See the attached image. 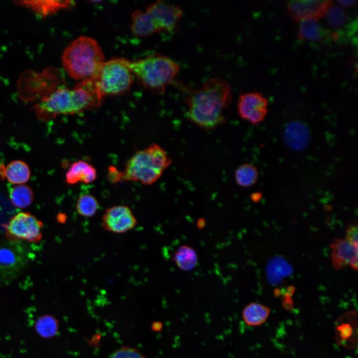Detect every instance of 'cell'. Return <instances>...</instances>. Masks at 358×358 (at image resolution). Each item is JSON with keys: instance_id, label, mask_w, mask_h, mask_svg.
Here are the masks:
<instances>
[{"instance_id": "cell-9", "label": "cell", "mask_w": 358, "mask_h": 358, "mask_svg": "<svg viewBox=\"0 0 358 358\" xmlns=\"http://www.w3.org/2000/svg\"><path fill=\"white\" fill-rule=\"evenodd\" d=\"M5 227L9 240L37 242L42 238L43 224L30 213L19 212L11 218Z\"/></svg>"}, {"instance_id": "cell-20", "label": "cell", "mask_w": 358, "mask_h": 358, "mask_svg": "<svg viewBox=\"0 0 358 358\" xmlns=\"http://www.w3.org/2000/svg\"><path fill=\"white\" fill-rule=\"evenodd\" d=\"M9 197L15 207L24 208L32 202L34 194L29 186L23 184H17L9 188Z\"/></svg>"}, {"instance_id": "cell-28", "label": "cell", "mask_w": 358, "mask_h": 358, "mask_svg": "<svg viewBox=\"0 0 358 358\" xmlns=\"http://www.w3.org/2000/svg\"><path fill=\"white\" fill-rule=\"evenodd\" d=\"M356 1H357L355 0H337V2L339 3V5L346 7H349L354 5Z\"/></svg>"}, {"instance_id": "cell-23", "label": "cell", "mask_w": 358, "mask_h": 358, "mask_svg": "<svg viewBox=\"0 0 358 358\" xmlns=\"http://www.w3.org/2000/svg\"><path fill=\"white\" fill-rule=\"evenodd\" d=\"M35 329L37 333L43 338L54 337L58 331V322L53 316L45 314L36 321Z\"/></svg>"}, {"instance_id": "cell-8", "label": "cell", "mask_w": 358, "mask_h": 358, "mask_svg": "<svg viewBox=\"0 0 358 358\" xmlns=\"http://www.w3.org/2000/svg\"><path fill=\"white\" fill-rule=\"evenodd\" d=\"M29 259V252L20 241L8 240L0 243V279L8 280L15 278Z\"/></svg>"}, {"instance_id": "cell-19", "label": "cell", "mask_w": 358, "mask_h": 358, "mask_svg": "<svg viewBox=\"0 0 358 358\" xmlns=\"http://www.w3.org/2000/svg\"><path fill=\"white\" fill-rule=\"evenodd\" d=\"M72 1H23L21 4L31 8L36 12L47 15L54 13L62 8H68L73 4Z\"/></svg>"}, {"instance_id": "cell-14", "label": "cell", "mask_w": 358, "mask_h": 358, "mask_svg": "<svg viewBox=\"0 0 358 358\" xmlns=\"http://www.w3.org/2000/svg\"><path fill=\"white\" fill-rule=\"evenodd\" d=\"M357 322L354 314L351 312L338 320L336 327V338L343 347L354 348L357 346Z\"/></svg>"}, {"instance_id": "cell-3", "label": "cell", "mask_w": 358, "mask_h": 358, "mask_svg": "<svg viewBox=\"0 0 358 358\" xmlns=\"http://www.w3.org/2000/svg\"><path fill=\"white\" fill-rule=\"evenodd\" d=\"M62 62L63 68L72 78L95 81L104 63V55L96 41L81 36L65 50Z\"/></svg>"}, {"instance_id": "cell-12", "label": "cell", "mask_w": 358, "mask_h": 358, "mask_svg": "<svg viewBox=\"0 0 358 358\" xmlns=\"http://www.w3.org/2000/svg\"><path fill=\"white\" fill-rule=\"evenodd\" d=\"M331 260L333 268L341 269L350 266L354 270L358 269V249L345 239L335 238L330 244Z\"/></svg>"}, {"instance_id": "cell-25", "label": "cell", "mask_w": 358, "mask_h": 358, "mask_svg": "<svg viewBox=\"0 0 358 358\" xmlns=\"http://www.w3.org/2000/svg\"><path fill=\"white\" fill-rule=\"evenodd\" d=\"M325 14L328 23L332 27L342 26L346 21V13L341 6L332 3L327 8Z\"/></svg>"}, {"instance_id": "cell-6", "label": "cell", "mask_w": 358, "mask_h": 358, "mask_svg": "<svg viewBox=\"0 0 358 358\" xmlns=\"http://www.w3.org/2000/svg\"><path fill=\"white\" fill-rule=\"evenodd\" d=\"M172 164L164 149L156 143L137 151L127 162L123 172V181H139L150 185L156 181Z\"/></svg>"}, {"instance_id": "cell-29", "label": "cell", "mask_w": 358, "mask_h": 358, "mask_svg": "<svg viewBox=\"0 0 358 358\" xmlns=\"http://www.w3.org/2000/svg\"><path fill=\"white\" fill-rule=\"evenodd\" d=\"M4 167H3L2 165H0V176L2 177H4Z\"/></svg>"}, {"instance_id": "cell-26", "label": "cell", "mask_w": 358, "mask_h": 358, "mask_svg": "<svg viewBox=\"0 0 358 358\" xmlns=\"http://www.w3.org/2000/svg\"><path fill=\"white\" fill-rule=\"evenodd\" d=\"M108 358H145L137 350L123 347L113 352Z\"/></svg>"}, {"instance_id": "cell-15", "label": "cell", "mask_w": 358, "mask_h": 358, "mask_svg": "<svg viewBox=\"0 0 358 358\" xmlns=\"http://www.w3.org/2000/svg\"><path fill=\"white\" fill-rule=\"evenodd\" d=\"M95 169L87 162L79 160L73 163L66 174L67 183L74 184L79 182L89 183L96 179Z\"/></svg>"}, {"instance_id": "cell-11", "label": "cell", "mask_w": 358, "mask_h": 358, "mask_svg": "<svg viewBox=\"0 0 358 358\" xmlns=\"http://www.w3.org/2000/svg\"><path fill=\"white\" fill-rule=\"evenodd\" d=\"M102 224L108 231L121 234L132 229L137 224V220L128 206L118 205L107 209L103 215Z\"/></svg>"}, {"instance_id": "cell-2", "label": "cell", "mask_w": 358, "mask_h": 358, "mask_svg": "<svg viewBox=\"0 0 358 358\" xmlns=\"http://www.w3.org/2000/svg\"><path fill=\"white\" fill-rule=\"evenodd\" d=\"M102 99L95 81L86 80L72 89L58 88L37 104L35 109L40 118L50 119L58 115L78 114L96 109Z\"/></svg>"}, {"instance_id": "cell-21", "label": "cell", "mask_w": 358, "mask_h": 358, "mask_svg": "<svg viewBox=\"0 0 358 358\" xmlns=\"http://www.w3.org/2000/svg\"><path fill=\"white\" fill-rule=\"evenodd\" d=\"M258 177L257 169L253 165L248 163L238 167L235 173L236 183L239 186L244 187L251 186L256 183Z\"/></svg>"}, {"instance_id": "cell-1", "label": "cell", "mask_w": 358, "mask_h": 358, "mask_svg": "<svg viewBox=\"0 0 358 358\" xmlns=\"http://www.w3.org/2000/svg\"><path fill=\"white\" fill-rule=\"evenodd\" d=\"M186 93L187 116L192 122L206 129L225 122L224 112L232 98L231 86L226 81L211 79L199 89L189 90Z\"/></svg>"}, {"instance_id": "cell-24", "label": "cell", "mask_w": 358, "mask_h": 358, "mask_svg": "<svg viewBox=\"0 0 358 358\" xmlns=\"http://www.w3.org/2000/svg\"><path fill=\"white\" fill-rule=\"evenodd\" d=\"M99 208V204L96 199L88 193L80 195L76 202V210L79 215L90 217L93 216Z\"/></svg>"}, {"instance_id": "cell-10", "label": "cell", "mask_w": 358, "mask_h": 358, "mask_svg": "<svg viewBox=\"0 0 358 358\" xmlns=\"http://www.w3.org/2000/svg\"><path fill=\"white\" fill-rule=\"evenodd\" d=\"M268 101L262 93L250 92L240 95L237 104L239 116L257 125L264 120L268 112Z\"/></svg>"}, {"instance_id": "cell-27", "label": "cell", "mask_w": 358, "mask_h": 358, "mask_svg": "<svg viewBox=\"0 0 358 358\" xmlns=\"http://www.w3.org/2000/svg\"><path fill=\"white\" fill-rule=\"evenodd\" d=\"M358 227L357 222L350 224L346 230L345 239L356 248L358 247Z\"/></svg>"}, {"instance_id": "cell-22", "label": "cell", "mask_w": 358, "mask_h": 358, "mask_svg": "<svg viewBox=\"0 0 358 358\" xmlns=\"http://www.w3.org/2000/svg\"><path fill=\"white\" fill-rule=\"evenodd\" d=\"M174 259L177 266L182 270L192 269L197 263L195 251L187 246L180 247L175 252Z\"/></svg>"}, {"instance_id": "cell-16", "label": "cell", "mask_w": 358, "mask_h": 358, "mask_svg": "<svg viewBox=\"0 0 358 358\" xmlns=\"http://www.w3.org/2000/svg\"><path fill=\"white\" fill-rule=\"evenodd\" d=\"M270 309L268 306L257 302H252L243 309L242 318L250 326H259L264 324L269 316Z\"/></svg>"}, {"instance_id": "cell-7", "label": "cell", "mask_w": 358, "mask_h": 358, "mask_svg": "<svg viewBox=\"0 0 358 358\" xmlns=\"http://www.w3.org/2000/svg\"><path fill=\"white\" fill-rule=\"evenodd\" d=\"M129 61L116 58L105 61L95 80L100 93L105 95H118L127 91L133 82Z\"/></svg>"}, {"instance_id": "cell-4", "label": "cell", "mask_w": 358, "mask_h": 358, "mask_svg": "<svg viewBox=\"0 0 358 358\" xmlns=\"http://www.w3.org/2000/svg\"><path fill=\"white\" fill-rule=\"evenodd\" d=\"M129 67L142 85L155 94H163L174 82L180 66L168 56L156 54L135 61Z\"/></svg>"}, {"instance_id": "cell-17", "label": "cell", "mask_w": 358, "mask_h": 358, "mask_svg": "<svg viewBox=\"0 0 358 358\" xmlns=\"http://www.w3.org/2000/svg\"><path fill=\"white\" fill-rule=\"evenodd\" d=\"M30 170L27 164L21 160L10 162L4 168V178L14 184H23L30 179Z\"/></svg>"}, {"instance_id": "cell-13", "label": "cell", "mask_w": 358, "mask_h": 358, "mask_svg": "<svg viewBox=\"0 0 358 358\" xmlns=\"http://www.w3.org/2000/svg\"><path fill=\"white\" fill-rule=\"evenodd\" d=\"M331 3L330 0H289L287 2V7L290 16L300 21L305 18H318L322 16Z\"/></svg>"}, {"instance_id": "cell-18", "label": "cell", "mask_w": 358, "mask_h": 358, "mask_svg": "<svg viewBox=\"0 0 358 358\" xmlns=\"http://www.w3.org/2000/svg\"><path fill=\"white\" fill-rule=\"evenodd\" d=\"M326 30L315 18L301 20L299 28V36L302 39L312 41H320L326 36Z\"/></svg>"}, {"instance_id": "cell-5", "label": "cell", "mask_w": 358, "mask_h": 358, "mask_svg": "<svg viewBox=\"0 0 358 358\" xmlns=\"http://www.w3.org/2000/svg\"><path fill=\"white\" fill-rule=\"evenodd\" d=\"M183 13L182 8L178 5L157 0L145 10H136L132 13V32L138 37L172 32L177 28Z\"/></svg>"}]
</instances>
